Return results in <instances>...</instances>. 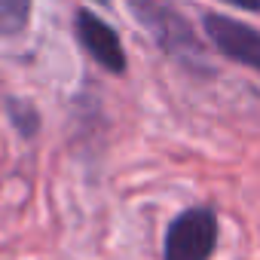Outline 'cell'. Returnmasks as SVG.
<instances>
[{
	"label": "cell",
	"mask_w": 260,
	"mask_h": 260,
	"mask_svg": "<svg viewBox=\"0 0 260 260\" xmlns=\"http://www.w3.org/2000/svg\"><path fill=\"white\" fill-rule=\"evenodd\" d=\"M98 4H104V0H98Z\"/></svg>",
	"instance_id": "ba28073f"
},
{
	"label": "cell",
	"mask_w": 260,
	"mask_h": 260,
	"mask_svg": "<svg viewBox=\"0 0 260 260\" xmlns=\"http://www.w3.org/2000/svg\"><path fill=\"white\" fill-rule=\"evenodd\" d=\"M31 4L34 0H0V37H19L31 22Z\"/></svg>",
	"instance_id": "5b68a950"
},
{
	"label": "cell",
	"mask_w": 260,
	"mask_h": 260,
	"mask_svg": "<svg viewBox=\"0 0 260 260\" xmlns=\"http://www.w3.org/2000/svg\"><path fill=\"white\" fill-rule=\"evenodd\" d=\"M4 107H7V116H10V122L16 125V132L22 138H34L40 132V113H37V107L31 101H25V98H7Z\"/></svg>",
	"instance_id": "8992f818"
},
{
	"label": "cell",
	"mask_w": 260,
	"mask_h": 260,
	"mask_svg": "<svg viewBox=\"0 0 260 260\" xmlns=\"http://www.w3.org/2000/svg\"><path fill=\"white\" fill-rule=\"evenodd\" d=\"M135 19L156 37V43L178 58L181 64H190L193 71H208L205 49L193 31V25L169 4V0H128Z\"/></svg>",
	"instance_id": "6da1fadb"
},
{
	"label": "cell",
	"mask_w": 260,
	"mask_h": 260,
	"mask_svg": "<svg viewBox=\"0 0 260 260\" xmlns=\"http://www.w3.org/2000/svg\"><path fill=\"white\" fill-rule=\"evenodd\" d=\"M230 7H239V10H248V13H260V0H223Z\"/></svg>",
	"instance_id": "52a82bcc"
},
{
	"label": "cell",
	"mask_w": 260,
	"mask_h": 260,
	"mask_svg": "<svg viewBox=\"0 0 260 260\" xmlns=\"http://www.w3.org/2000/svg\"><path fill=\"white\" fill-rule=\"evenodd\" d=\"M220 242V217L211 205L178 211L162 239V260H211Z\"/></svg>",
	"instance_id": "7a4b0ae2"
},
{
	"label": "cell",
	"mask_w": 260,
	"mask_h": 260,
	"mask_svg": "<svg viewBox=\"0 0 260 260\" xmlns=\"http://www.w3.org/2000/svg\"><path fill=\"white\" fill-rule=\"evenodd\" d=\"M202 25H205V34L217 52H223L236 64L260 71V31L257 28H251L239 19L220 16V13H208L202 19Z\"/></svg>",
	"instance_id": "277c9868"
},
{
	"label": "cell",
	"mask_w": 260,
	"mask_h": 260,
	"mask_svg": "<svg viewBox=\"0 0 260 260\" xmlns=\"http://www.w3.org/2000/svg\"><path fill=\"white\" fill-rule=\"evenodd\" d=\"M74 31H77L80 46L86 49V55H89L101 71H107V74H113V77L125 74L128 58H125L122 43H119V34H116L101 16H95L92 10H77Z\"/></svg>",
	"instance_id": "3957f363"
}]
</instances>
